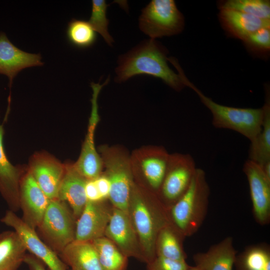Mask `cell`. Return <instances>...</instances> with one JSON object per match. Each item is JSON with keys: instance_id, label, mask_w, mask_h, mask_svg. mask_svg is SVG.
<instances>
[{"instance_id": "8992f818", "label": "cell", "mask_w": 270, "mask_h": 270, "mask_svg": "<svg viewBox=\"0 0 270 270\" xmlns=\"http://www.w3.org/2000/svg\"><path fill=\"white\" fill-rule=\"evenodd\" d=\"M76 222L66 202L50 200L38 228L42 240L58 254L75 240Z\"/></svg>"}, {"instance_id": "603a6c76", "label": "cell", "mask_w": 270, "mask_h": 270, "mask_svg": "<svg viewBox=\"0 0 270 270\" xmlns=\"http://www.w3.org/2000/svg\"><path fill=\"white\" fill-rule=\"evenodd\" d=\"M27 251L19 235L14 230L0 233V270H17Z\"/></svg>"}, {"instance_id": "ac0fdd59", "label": "cell", "mask_w": 270, "mask_h": 270, "mask_svg": "<svg viewBox=\"0 0 270 270\" xmlns=\"http://www.w3.org/2000/svg\"><path fill=\"white\" fill-rule=\"evenodd\" d=\"M4 134L3 126L0 124V194L10 210L16 212L20 209V182L24 174L8 159L3 144Z\"/></svg>"}, {"instance_id": "f1b7e54d", "label": "cell", "mask_w": 270, "mask_h": 270, "mask_svg": "<svg viewBox=\"0 0 270 270\" xmlns=\"http://www.w3.org/2000/svg\"><path fill=\"white\" fill-rule=\"evenodd\" d=\"M66 37L70 43L80 48L93 46L97 39L96 32L88 22L72 18L68 24Z\"/></svg>"}, {"instance_id": "44dd1931", "label": "cell", "mask_w": 270, "mask_h": 270, "mask_svg": "<svg viewBox=\"0 0 270 270\" xmlns=\"http://www.w3.org/2000/svg\"><path fill=\"white\" fill-rule=\"evenodd\" d=\"M218 17L226 31L242 40L260 28L270 27V20L232 10H220Z\"/></svg>"}, {"instance_id": "8d00e7d4", "label": "cell", "mask_w": 270, "mask_h": 270, "mask_svg": "<svg viewBox=\"0 0 270 270\" xmlns=\"http://www.w3.org/2000/svg\"></svg>"}, {"instance_id": "d590c367", "label": "cell", "mask_w": 270, "mask_h": 270, "mask_svg": "<svg viewBox=\"0 0 270 270\" xmlns=\"http://www.w3.org/2000/svg\"><path fill=\"white\" fill-rule=\"evenodd\" d=\"M188 270H203L196 266H190Z\"/></svg>"}, {"instance_id": "d6a6232c", "label": "cell", "mask_w": 270, "mask_h": 270, "mask_svg": "<svg viewBox=\"0 0 270 270\" xmlns=\"http://www.w3.org/2000/svg\"><path fill=\"white\" fill-rule=\"evenodd\" d=\"M85 194L88 201L93 202L104 201L94 180H87L85 186Z\"/></svg>"}, {"instance_id": "4fadbf2b", "label": "cell", "mask_w": 270, "mask_h": 270, "mask_svg": "<svg viewBox=\"0 0 270 270\" xmlns=\"http://www.w3.org/2000/svg\"><path fill=\"white\" fill-rule=\"evenodd\" d=\"M249 186L252 214L261 226L270 222V180L254 162L248 160L243 166Z\"/></svg>"}, {"instance_id": "5bb4252c", "label": "cell", "mask_w": 270, "mask_h": 270, "mask_svg": "<svg viewBox=\"0 0 270 270\" xmlns=\"http://www.w3.org/2000/svg\"><path fill=\"white\" fill-rule=\"evenodd\" d=\"M50 200L28 170L20 182V204L23 221L34 230L38 228Z\"/></svg>"}, {"instance_id": "6da1fadb", "label": "cell", "mask_w": 270, "mask_h": 270, "mask_svg": "<svg viewBox=\"0 0 270 270\" xmlns=\"http://www.w3.org/2000/svg\"><path fill=\"white\" fill-rule=\"evenodd\" d=\"M168 50L154 39L141 42L126 54L120 55L116 68V82H124L136 75H148L161 79L176 91L185 86L181 74L172 70L168 64Z\"/></svg>"}, {"instance_id": "cb8c5ba5", "label": "cell", "mask_w": 270, "mask_h": 270, "mask_svg": "<svg viewBox=\"0 0 270 270\" xmlns=\"http://www.w3.org/2000/svg\"><path fill=\"white\" fill-rule=\"evenodd\" d=\"M184 236L171 222L159 232L156 243V256L172 260L186 261L182 241Z\"/></svg>"}, {"instance_id": "30bf717a", "label": "cell", "mask_w": 270, "mask_h": 270, "mask_svg": "<svg viewBox=\"0 0 270 270\" xmlns=\"http://www.w3.org/2000/svg\"><path fill=\"white\" fill-rule=\"evenodd\" d=\"M0 221L17 232L27 251L41 260L49 270H68L67 266L42 240L36 230L29 226L14 212L10 210H6Z\"/></svg>"}, {"instance_id": "7c38bea8", "label": "cell", "mask_w": 270, "mask_h": 270, "mask_svg": "<svg viewBox=\"0 0 270 270\" xmlns=\"http://www.w3.org/2000/svg\"><path fill=\"white\" fill-rule=\"evenodd\" d=\"M104 236L127 258L144 262L136 232L128 212L112 208Z\"/></svg>"}, {"instance_id": "f546056e", "label": "cell", "mask_w": 270, "mask_h": 270, "mask_svg": "<svg viewBox=\"0 0 270 270\" xmlns=\"http://www.w3.org/2000/svg\"><path fill=\"white\" fill-rule=\"evenodd\" d=\"M92 8L88 22L96 32L104 38L107 44L112 46L114 41L108 31L109 20L106 17L108 6L104 0H92Z\"/></svg>"}, {"instance_id": "484cf974", "label": "cell", "mask_w": 270, "mask_h": 270, "mask_svg": "<svg viewBox=\"0 0 270 270\" xmlns=\"http://www.w3.org/2000/svg\"><path fill=\"white\" fill-rule=\"evenodd\" d=\"M236 270H270V246L266 243L250 245L236 254Z\"/></svg>"}, {"instance_id": "5b68a950", "label": "cell", "mask_w": 270, "mask_h": 270, "mask_svg": "<svg viewBox=\"0 0 270 270\" xmlns=\"http://www.w3.org/2000/svg\"><path fill=\"white\" fill-rule=\"evenodd\" d=\"M186 86L194 90L212 114V124L216 128L234 130L253 142L260 133L264 118L262 107L240 108L218 104L206 96L186 76Z\"/></svg>"}, {"instance_id": "52a82bcc", "label": "cell", "mask_w": 270, "mask_h": 270, "mask_svg": "<svg viewBox=\"0 0 270 270\" xmlns=\"http://www.w3.org/2000/svg\"><path fill=\"white\" fill-rule=\"evenodd\" d=\"M138 25L144 34L155 40L180 33L184 20L174 0H152L142 10Z\"/></svg>"}, {"instance_id": "e575fe53", "label": "cell", "mask_w": 270, "mask_h": 270, "mask_svg": "<svg viewBox=\"0 0 270 270\" xmlns=\"http://www.w3.org/2000/svg\"><path fill=\"white\" fill-rule=\"evenodd\" d=\"M24 263L28 266L30 270H46L44 264L32 254H26Z\"/></svg>"}, {"instance_id": "7a4b0ae2", "label": "cell", "mask_w": 270, "mask_h": 270, "mask_svg": "<svg viewBox=\"0 0 270 270\" xmlns=\"http://www.w3.org/2000/svg\"><path fill=\"white\" fill-rule=\"evenodd\" d=\"M128 214L147 264L156 256V243L160 230L170 222L168 210L158 196L134 182Z\"/></svg>"}, {"instance_id": "d4e9b609", "label": "cell", "mask_w": 270, "mask_h": 270, "mask_svg": "<svg viewBox=\"0 0 270 270\" xmlns=\"http://www.w3.org/2000/svg\"><path fill=\"white\" fill-rule=\"evenodd\" d=\"M262 108L264 118L262 128L255 140L250 143L248 158L259 166L270 161V97L268 86Z\"/></svg>"}, {"instance_id": "d6986e66", "label": "cell", "mask_w": 270, "mask_h": 270, "mask_svg": "<svg viewBox=\"0 0 270 270\" xmlns=\"http://www.w3.org/2000/svg\"><path fill=\"white\" fill-rule=\"evenodd\" d=\"M87 180L77 170L74 164H65V172L57 199L68 204L76 220L81 214L88 202L85 194Z\"/></svg>"}, {"instance_id": "83f0119b", "label": "cell", "mask_w": 270, "mask_h": 270, "mask_svg": "<svg viewBox=\"0 0 270 270\" xmlns=\"http://www.w3.org/2000/svg\"><path fill=\"white\" fill-rule=\"evenodd\" d=\"M220 10H232L259 18L270 20V2L268 0H226L218 2Z\"/></svg>"}, {"instance_id": "ba28073f", "label": "cell", "mask_w": 270, "mask_h": 270, "mask_svg": "<svg viewBox=\"0 0 270 270\" xmlns=\"http://www.w3.org/2000/svg\"><path fill=\"white\" fill-rule=\"evenodd\" d=\"M170 154L162 146H148L134 150L130 154L134 180H140V186L158 195L162 183Z\"/></svg>"}, {"instance_id": "e0dca14e", "label": "cell", "mask_w": 270, "mask_h": 270, "mask_svg": "<svg viewBox=\"0 0 270 270\" xmlns=\"http://www.w3.org/2000/svg\"><path fill=\"white\" fill-rule=\"evenodd\" d=\"M43 64L40 54H30L19 49L4 32H0V74L8 78L10 88L14 78L23 69Z\"/></svg>"}, {"instance_id": "9c48e42d", "label": "cell", "mask_w": 270, "mask_h": 270, "mask_svg": "<svg viewBox=\"0 0 270 270\" xmlns=\"http://www.w3.org/2000/svg\"><path fill=\"white\" fill-rule=\"evenodd\" d=\"M196 169L194 160L190 154H170L166 174L158 194L166 207L169 208L186 191Z\"/></svg>"}, {"instance_id": "2e32d148", "label": "cell", "mask_w": 270, "mask_h": 270, "mask_svg": "<svg viewBox=\"0 0 270 270\" xmlns=\"http://www.w3.org/2000/svg\"><path fill=\"white\" fill-rule=\"evenodd\" d=\"M28 170L47 197L57 199L65 164L48 155L38 154L32 160Z\"/></svg>"}, {"instance_id": "4316f807", "label": "cell", "mask_w": 270, "mask_h": 270, "mask_svg": "<svg viewBox=\"0 0 270 270\" xmlns=\"http://www.w3.org/2000/svg\"><path fill=\"white\" fill-rule=\"evenodd\" d=\"M102 270H125L128 258L108 238L104 236L92 241Z\"/></svg>"}, {"instance_id": "7402d4cb", "label": "cell", "mask_w": 270, "mask_h": 270, "mask_svg": "<svg viewBox=\"0 0 270 270\" xmlns=\"http://www.w3.org/2000/svg\"><path fill=\"white\" fill-rule=\"evenodd\" d=\"M58 256L72 270H102L92 242L74 240Z\"/></svg>"}, {"instance_id": "836d02e7", "label": "cell", "mask_w": 270, "mask_h": 270, "mask_svg": "<svg viewBox=\"0 0 270 270\" xmlns=\"http://www.w3.org/2000/svg\"><path fill=\"white\" fill-rule=\"evenodd\" d=\"M98 190L104 200L108 199L110 192V184L108 178L103 172L94 179Z\"/></svg>"}, {"instance_id": "9a60e30c", "label": "cell", "mask_w": 270, "mask_h": 270, "mask_svg": "<svg viewBox=\"0 0 270 270\" xmlns=\"http://www.w3.org/2000/svg\"><path fill=\"white\" fill-rule=\"evenodd\" d=\"M104 201L87 202L76 222L75 240L92 242L104 236L112 208Z\"/></svg>"}, {"instance_id": "3957f363", "label": "cell", "mask_w": 270, "mask_h": 270, "mask_svg": "<svg viewBox=\"0 0 270 270\" xmlns=\"http://www.w3.org/2000/svg\"><path fill=\"white\" fill-rule=\"evenodd\" d=\"M210 194L205 172L197 168L186 191L168 211L170 222L185 237L194 235L202 224L208 212Z\"/></svg>"}, {"instance_id": "8fae6325", "label": "cell", "mask_w": 270, "mask_h": 270, "mask_svg": "<svg viewBox=\"0 0 270 270\" xmlns=\"http://www.w3.org/2000/svg\"><path fill=\"white\" fill-rule=\"evenodd\" d=\"M102 86L98 83L91 84L93 94L91 100L92 111L88 132L80 156L76 162L74 164L77 170L87 180L95 179L103 172L102 159L96 148L94 140L95 129L100 120L97 98Z\"/></svg>"}, {"instance_id": "1f68e13d", "label": "cell", "mask_w": 270, "mask_h": 270, "mask_svg": "<svg viewBox=\"0 0 270 270\" xmlns=\"http://www.w3.org/2000/svg\"><path fill=\"white\" fill-rule=\"evenodd\" d=\"M147 264L148 270H188L190 266L186 261L175 260L158 256Z\"/></svg>"}, {"instance_id": "ffe728a7", "label": "cell", "mask_w": 270, "mask_h": 270, "mask_svg": "<svg viewBox=\"0 0 270 270\" xmlns=\"http://www.w3.org/2000/svg\"><path fill=\"white\" fill-rule=\"evenodd\" d=\"M238 254L232 236H228L193 256L195 266L203 270H232Z\"/></svg>"}, {"instance_id": "277c9868", "label": "cell", "mask_w": 270, "mask_h": 270, "mask_svg": "<svg viewBox=\"0 0 270 270\" xmlns=\"http://www.w3.org/2000/svg\"><path fill=\"white\" fill-rule=\"evenodd\" d=\"M103 174L110 184L108 197L114 208L128 212V203L134 182L130 154L123 146L104 144L98 148Z\"/></svg>"}, {"instance_id": "4dcf8cb0", "label": "cell", "mask_w": 270, "mask_h": 270, "mask_svg": "<svg viewBox=\"0 0 270 270\" xmlns=\"http://www.w3.org/2000/svg\"><path fill=\"white\" fill-rule=\"evenodd\" d=\"M242 41L248 50L253 54L268 56L270 50V27L258 30Z\"/></svg>"}]
</instances>
